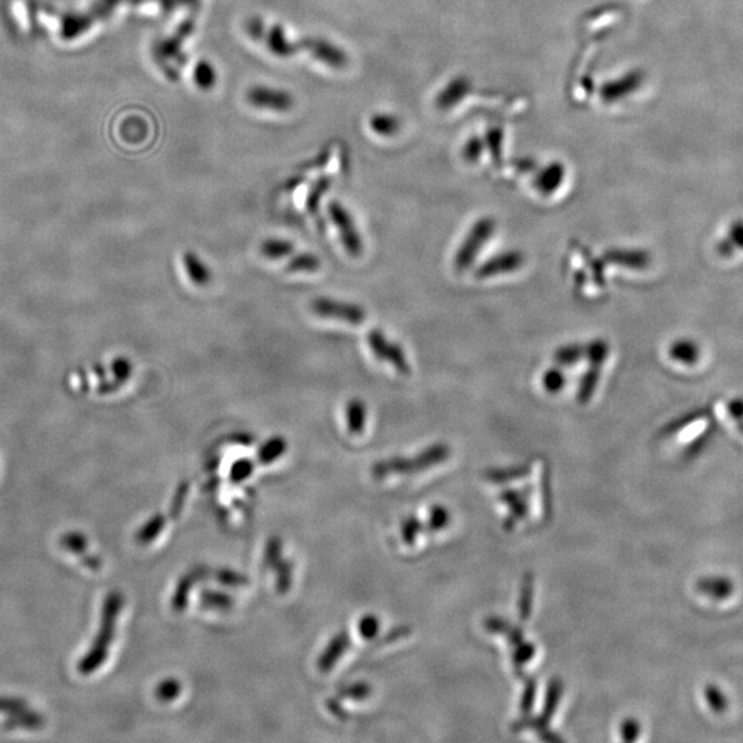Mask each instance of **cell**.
I'll return each instance as SVG.
<instances>
[{
    "label": "cell",
    "instance_id": "ac0fdd59",
    "mask_svg": "<svg viewBox=\"0 0 743 743\" xmlns=\"http://www.w3.org/2000/svg\"><path fill=\"white\" fill-rule=\"evenodd\" d=\"M586 359V344L569 343L559 347L553 354V359L559 367H573Z\"/></svg>",
    "mask_w": 743,
    "mask_h": 743
},
{
    "label": "cell",
    "instance_id": "603a6c76",
    "mask_svg": "<svg viewBox=\"0 0 743 743\" xmlns=\"http://www.w3.org/2000/svg\"><path fill=\"white\" fill-rule=\"evenodd\" d=\"M193 77H195L196 85L203 90H211L216 85V79H218L213 64L206 61H200L196 65Z\"/></svg>",
    "mask_w": 743,
    "mask_h": 743
},
{
    "label": "cell",
    "instance_id": "ba28073f",
    "mask_svg": "<svg viewBox=\"0 0 743 743\" xmlns=\"http://www.w3.org/2000/svg\"><path fill=\"white\" fill-rule=\"evenodd\" d=\"M525 262L526 258L523 252H501L498 255L492 256V258L483 262L475 271V277L478 279H488L504 276V274L515 273L525 264Z\"/></svg>",
    "mask_w": 743,
    "mask_h": 743
},
{
    "label": "cell",
    "instance_id": "8992f818",
    "mask_svg": "<svg viewBox=\"0 0 743 743\" xmlns=\"http://www.w3.org/2000/svg\"><path fill=\"white\" fill-rule=\"evenodd\" d=\"M329 214H331L332 222L336 226L337 231H339L340 240L343 243L347 254L351 256L361 255V236L355 228V222L351 214L339 201H332L329 204Z\"/></svg>",
    "mask_w": 743,
    "mask_h": 743
},
{
    "label": "cell",
    "instance_id": "52a82bcc",
    "mask_svg": "<svg viewBox=\"0 0 743 743\" xmlns=\"http://www.w3.org/2000/svg\"><path fill=\"white\" fill-rule=\"evenodd\" d=\"M448 453H449V449L446 448V445H435L430 448V449L424 450L415 460L395 458V460L377 463L374 467V472L376 475H387V473L392 472H407V471L416 470L417 467H427V465L434 464V463L443 460L448 456Z\"/></svg>",
    "mask_w": 743,
    "mask_h": 743
},
{
    "label": "cell",
    "instance_id": "8fae6325",
    "mask_svg": "<svg viewBox=\"0 0 743 743\" xmlns=\"http://www.w3.org/2000/svg\"><path fill=\"white\" fill-rule=\"evenodd\" d=\"M110 377L105 384L101 385L100 392L102 394L107 392H115L116 390L120 389L125 383L133 376V365L127 357H116L109 365Z\"/></svg>",
    "mask_w": 743,
    "mask_h": 743
},
{
    "label": "cell",
    "instance_id": "4316f807",
    "mask_svg": "<svg viewBox=\"0 0 743 743\" xmlns=\"http://www.w3.org/2000/svg\"><path fill=\"white\" fill-rule=\"evenodd\" d=\"M369 125L379 135H392L398 130V120L392 115H375L370 118Z\"/></svg>",
    "mask_w": 743,
    "mask_h": 743
},
{
    "label": "cell",
    "instance_id": "6da1fadb",
    "mask_svg": "<svg viewBox=\"0 0 743 743\" xmlns=\"http://www.w3.org/2000/svg\"><path fill=\"white\" fill-rule=\"evenodd\" d=\"M125 606V596L120 592L113 591L108 594L103 602L101 613L100 629L93 641L92 647L85 652L77 664V671L82 674H92L102 666L109 656V647L112 646L116 634L117 618Z\"/></svg>",
    "mask_w": 743,
    "mask_h": 743
},
{
    "label": "cell",
    "instance_id": "5bb4252c",
    "mask_svg": "<svg viewBox=\"0 0 743 743\" xmlns=\"http://www.w3.org/2000/svg\"><path fill=\"white\" fill-rule=\"evenodd\" d=\"M367 409L364 400L359 398H351L346 407L347 427L350 432L355 435L361 434L367 424Z\"/></svg>",
    "mask_w": 743,
    "mask_h": 743
},
{
    "label": "cell",
    "instance_id": "484cf974",
    "mask_svg": "<svg viewBox=\"0 0 743 743\" xmlns=\"http://www.w3.org/2000/svg\"><path fill=\"white\" fill-rule=\"evenodd\" d=\"M165 526V519L161 515L153 516L150 521L146 522L145 526L138 530L137 541L140 544H148L155 540L160 533L161 529Z\"/></svg>",
    "mask_w": 743,
    "mask_h": 743
},
{
    "label": "cell",
    "instance_id": "83f0119b",
    "mask_svg": "<svg viewBox=\"0 0 743 743\" xmlns=\"http://www.w3.org/2000/svg\"><path fill=\"white\" fill-rule=\"evenodd\" d=\"M27 709H29V705L22 698L0 697V713H4L6 716H12Z\"/></svg>",
    "mask_w": 743,
    "mask_h": 743
},
{
    "label": "cell",
    "instance_id": "e0dca14e",
    "mask_svg": "<svg viewBox=\"0 0 743 743\" xmlns=\"http://www.w3.org/2000/svg\"><path fill=\"white\" fill-rule=\"evenodd\" d=\"M564 170L559 165L551 166L536 178V188L543 195H553L563 181Z\"/></svg>",
    "mask_w": 743,
    "mask_h": 743
},
{
    "label": "cell",
    "instance_id": "7a4b0ae2",
    "mask_svg": "<svg viewBox=\"0 0 743 743\" xmlns=\"http://www.w3.org/2000/svg\"><path fill=\"white\" fill-rule=\"evenodd\" d=\"M496 222L492 218H482L473 223L465 240L456 252L455 267L457 271H465L477 261L483 246L489 243L496 231Z\"/></svg>",
    "mask_w": 743,
    "mask_h": 743
},
{
    "label": "cell",
    "instance_id": "30bf717a",
    "mask_svg": "<svg viewBox=\"0 0 743 743\" xmlns=\"http://www.w3.org/2000/svg\"><path fill=\"white\" fill-rule=\"evenodd\" d=\"M603 262L606 264H616V266L626 267L632 271H643L649 267L651 256L643 249L613 248L604 252Z\"/></svg>",
    "mask_w": 743,
    "mask_h": 743
},
{
    "label": "cell",
    "instance_id": "d6986e66",
    "mask_svg": "<svg viewBox=\"0 0 743 743\" xmlns=\"http://www.w3.org/2000/svg\"><path fill=\"white\" fill-rule=\"evenodd\" d=\"M610 355V344L606 340L594 339L586 344V359L589 365L594 367H603Z\"/></svg>",
    "mask_w": 743,
    "mask_h": 743
},
{
    "label": "cell",
    "instance_id": "2e32d148",
    "mask_svg": "<svg viewBox=\"0 0 743 743\" xmlns=\"http://www.w3.org/2000/svg\"><path fill=\"white\" fill-rule=\"evenodd\" d=\"M601 376L602 367L591 365L584 376L581 377V382L578 384L577 400H578L579 404H588L589 400L594 398V392L598 390L599 383H601Z\"/></svg>",
    "mask_w": 743,
    "mask_h": 743
},
{
    "label": "cell",
    "instance_id": "ffe728a7",
    "mask_svg": "<svg viewBox=\"0 0 743 743\" xmlns=\"http://www.w3.org/2000/svg\"><path fill=\"white\" fill-rule=\"evenodd\" d=\"M321 267V261L314 254H299L289 261L287 271L289 273H316Z\"/></svg>",
    "mask_w": 743,
    "mask_h": 743
},
{
    "label": "cell",
    "instance_id": "cb8c5ba5",
    "mask_svg": "<svg viewBox=\"0 0 743 743\" xmlns=\"http://www.w3.org/2000/svg\"><path fill=\"white\" fill-rule=\"evenodd\" d=\"M287 449V443L286 440H282L281 437L271 438V440H267L263 446H262L261 450H259V460L262 463H271L282 453L286 452Z\"/></svg>",
    "mask_w": 743,
    "mask_h": 743
},
{
    "label": "cell",
    "instance_id": "f546056e",
    "mask_svg": "<svg viewBox=\"0 0 743 743\" xmlns=\"http://www.w3.org/2000/svg\"><path fill=\"white\" fill-rule=\"evenodd\" d=\"M180 691V686H178V682H174V680H168V682H161L160 686L157 687V697L163 701H170L178 694Z\"/></svg>",
    "mask_w": 743,
    "mask_h": 743
},
{
    "label": "cell",
    "instance_id": "836d02e7",
    "mask_svg": "<svg viewBox=\"0 0 743 743\" xmlns=\"http://www.w3.org/2000/svg\"><path fill=\"white\" fill-rule=\"evenodd\" d=\"M376 629H377L376 619L367 618V619H365V621H362V624H361L362 636H364V634L367 637L374 636V634H376Z\"/></svg>",
    "mask_w": 743,
    "mask_h": 743
},
{
    "label": "cell",
    "instance_id": "4fadbf2b",
    "mask_svg": "<svg viewBox=\"0 0 743 743\" xmlns=\"http://www.w3.org/2000/svg\"><path fill=\"white\" fill-rule=\"evenodd\" d=\"M667 352H669L671 359L682 365L697 364L699 355H701L699 346L689 339L676 340L671 344Z\"/></svg>",
    "mask_w": 743,
    "mask_h": 743
},
{
    "label": "cell",
    "instance_id": "4dcf8cb0",
    "mask_svg": "<svg viewBox=\"0 0 743 743\" xmlns=\"http://www.w3.org/2000/svg\"><path fill=\"white\" fill-rule=\"evenodd\" d=\"M732 243L737 249H743V222H735L731 230L728 233V241L724 244Z\"/></svg>",
    "mask_w": 743,
    "mask_h": 743
},
{
    "label": "cell",
    "instance_id": "7c38bea8",
    "mask_svg": "<svg viewBox=\"0 0 743 743\" xmlns=\"http://www.w3.org/2000/svg\"><path fill=\"white\" fill-rule=\"evenodd\" d=\"M182 263L189 279L195 286L206 287L210 284L211 279H213L211 269L206 267V264L201 261L200 256L196 255L195 252H183Z\"/></svg>",
    "mask_w": 743,
    "mask_h": 743
},
{
    "label": "cell",
    "instance_id": "9c48e42d",
    "mask_svg": "<svg viewBox=\"0 0 743 743\" xmlns=\"http://www.w3.org/2000/svg\"><path fill=\"white\" fill-rule=\"evenodd\" d=\"M304 52H310L322 64L328 65L335 69H342L349 64V57H347L343 49H340L328 40L319 39V37H306L304 39Z\"/></svg>",
    "mask_w": 743,
    "mask_h": 743
},
{
    "label": "cell",
    "instance_id": "277c9868",
    "mask_svg": "<svg viewBox=\"0 0 743 743\" xmlns=\"http://www.w3.org/2000/svg\"><path fill=\"white\" fill-rule=\"evenodd\" d=\"M367 344H369L370 351L374 352L379 361L392 365L398 374H410V365L404 350L400 349V344L392 342L382 331L379 329L369 331Z\"/></svg>",
    "mask_w": 743,
    "mask_h": 743
},
{
    "label": "cell",
    "instance_id": "3957f363",
    "mask_svg": "<svg viewBox=\"0 0 743 743\" xmlns=\"http://www.w3.org/2000/svg\"><path fill=\"white\" fill-rule=\"evenodd\" d=\"M310 309L321 319H336L351 325L362 324L367 319L364 307L349 302L335 301L329 297H317L310 304Z\"/></svg>",
    "mask_w": 743,
    "mask_h": 743
},
{
    "label": "cell",
    "instance_id": "5b68a950",
    "mask_svg": "<svg viewBox=\"0 0 743 743\" xmlns=\"http://www.w3.org/2000/svg\"><path fill=\"white\" fill-rule=\"evenodd\" d=\"M246 101L258 109L279 113L289 112L295 105L291 93L271 85H254L248 88Z\"/></svg>",
    "mask_w": 743,
    "mask_h": 743
},
{
    "label": "cell",
    "instance_id": "9a60e30c",
    "mask_svg": "<svg viewBox=\"0 0 743 743\" xmlns=\"http://www.w3.org/2000/svg\"><path fill=\"white\" fill-rule=\"evenodd\" d=\"M46 720L40 715L35 712L31 707L22 712L7 716L4 720V727L7 730H16V728H22V730H39L44 725Z\"/></svg>",
    "mask_w": 743,
    "mask_h": 743
},
{
    "label": "cell",
    "instance_id": "f1b7e54d",
    "mask_svg": "<svg viewBox=\"0 0 743 743\" xmlns=\"http://www.w3.org/2000/svg\"><path fill=\"white\" fill-rule=\"evenodd\" d=\"M329 185H331V181L328 178L319 181V183L311 189L309 198H307V210L311 211L313 214L316 213L319 201H321L322 196L325 195V191L328 190Z\"/></svg>",
    "mask_w": 743,
    "mask_h": 743
},
{
    "label": "cell",
    "instance_id": "1f68e13d",
    "mask_svg": "<svg viewBox=\"0 0 743 743\" xmlns=\"http://www.w3.org/2000/svg\"><path fill=\"white\" fill-rule=\"evenodd\" d=\"M251 463L246 462V460H243V462H238L236 465H234L233 472H231V475H233L234 480L240 481L244 480V478H246V475H249V473H251Z\"/></svg>",
    "mask_w": 743,
    "mask_h": 743
},
{
    "label": "cell",
    "instance_id": "7402d4cb",
    "mask_svg": "<svg viewBox=\"0 0 743 743\" xmlns=\"http://www.w3.org/2000/svg\"><path fill=\"white\" fill-rule=\"evenodd\" d=\"M60 545L75 555L83 556L87 553L88 540L82 531H68L60 538Z\"/></svg>",
    "mask_w": 743,
    "mask_h": 743
},
{
    "label": "cell",
    "instance_id": "d6a6232c",
    "mask_svg": "<svg viewBox=\"0 0 743 743\" xmlns=\"http://www.w3.org/2000/svg\"><path fill=\"white\" fill-rule=\"evenodd\" d=\"M80 558H82L83 564H85V568L90 569V570H100L101 566H102V561H101L100 556L93 555V553H85Z\"/></svg>",
    "mask_w": 743,
    "mask_h": 743
},
{
    "label": "cell",
    "instance_id": "44dd1931",
    "mask_svg": "<svg viewBox=\"0 0 743 743\" xmlns=\"http://www.w3.org/2000/svg\"><path fill=\"white\" fill-rule=\"evenodd\" d=\"M261 254L264 258L269 259H281L291 255L294 251L292 243L287 240H279V238H269L261 244Z\"/></svg>",
    "mask_w": 743,
    "mask_h": 743
},
{
    "label": "cell",
    "instance_id": "d4e9b609",
    "mask_svg": "<svg viewBox=\"0 0 743 743\" xmlns=\"http://www.w3.org/2000/svg\"><path fill=\"white\" fill-rule=\"evenodd\" d=\"M566 385V375L559 367H551L543 375V387L549 394H558Z\"/></svg>",
    "mask_w": 743,
    "mask_h": 743
}]
</instances>
